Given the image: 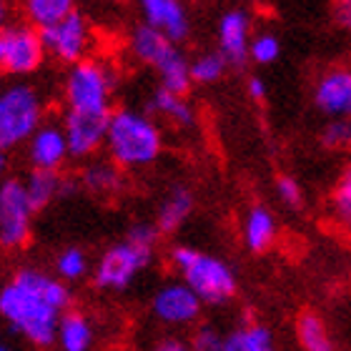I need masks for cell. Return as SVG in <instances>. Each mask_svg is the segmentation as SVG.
<instances>
[{
    "label": "cell",
    "instance_id": "cell-1",
    "mask_svg": "<svg viewBox=\"0 0 351 351\" xmlns=\"http://www.w3.org/2000/svg\"><path fill=\"white\" fill-rule=\"evenodd\" d=\"M68 308H73L71 286L38 266H21L0 286V319L38 349L56 344Z\"/></svg>",
    "mask_w": 351,
    "mask_h": 351
},
{
    "label": "cell",
    "instance_id": "cell-2",
    "mask_svg": "<svg viewBox=\"0 0 351 351\" xmlns=\"http://www.w3.org/2000/svg\"><path fill=\"white\" fill-rule=\"evenodd\" d=\"M103 151L125 173L148 169L163 154V128L148 110L131 106L113 108Z\"/></svg>",
    "mask_w": 351,
    "mask_h": 351
},
{
    "label": "cell",
    "instance_id": "cell-3",
    "mask_svg": "<svg viewBox=\"0 0 351 351\" xmlns=\"http://www.w3.org/2000/svg\"><path fill=\"white\" fill-rule=\"evenodd\" d=\"M169 263L183 284L204 301V306H223L239 293V274L226 258L189 243H173L169 249Z\"/></svg>",
    "mask_w": 351,
    "mask_h": 351
},
{
    "label": "cell",
    "instance_id": "cell-4",
    "mask_svg": "<svg viewBox=\"0 0 351 351\" xmlns=\"http://www.w3.org/2000/svg\"><path fill=\"white\" fill-rule=\"evenodd\" d=\"M45 123V101L38 86L13 81L0 90V154L28 146L33 133Z\"/></svg>",
    "mask_w": 351,
    "mask_h": 351
},
{
    "label": "cell",
    "instance_id": "cell-5",
    "mask_svg": "<svg viewBox=\"0 0 351 351\" xmlns=\"http://www.w3.org/2000/svg\"><path fill=\"white\" fill-rule=\"evenodd\" d=\"M116 71L101 58H86L66 71L63 103L66 110L81 113H113Z\"/></svg>",
    "mask_w": 351,
    "mask_h": 351
},
{
    "label": "cell",
    "instance_id": "cell-6",
    "mask_svg": "<svg viewBox=\"0 0 351 351\" xmlns=\"http://www.w3.org/2000/svg\"><path fill=\"white\" fill-rule=\"evenodd\" d=\"M156 249L141 246L131 239H121V241L110 243L103 251L101 258L95 261L90 281L98 291L106 293H123L133 286V281L143 274V271L154 263Z\"/></svg>",
    "mask_w": 351,
    "mask_h": 351
},
{
    "label": "cell",
    "instance_id": "cell-7",
    "mask_svg": "<svg viewBox=\"0 0 351 351\" xmlns=\"http://www.w3.org/2000/svg\"><path fill=\"white\" fill-rule=\"evenodd\" d=\"M45 53L43 36L25 21H10L0 28V75L25 81L43 68Z\"/></svg>",
    "mask_w": 351,
    "mask_h": 351
},
{
    "label": "cell",
    "instance_id": "cell-8",
    "mask_svg": "<svg viewBox=\"0 0 351 351\" xmlns=\"http://www.w3.org/2000/svg\"><path fill=\"white\" fill-rule=\"evenodd\" d=\"M33 213L23 178H5L0 183V249L18 251L30 241Z\"/></svg>",
    "mask_w": 351,
    "mask_h": 351
},
{
    "label": "cell",
    "instance_id": "cell-9",
    "mask_svg": "<svg viewBox=\"0 0 351 351\" xmlns=\"http://www.w3.org/2000/svg\"><path fill=\"white\" fill-rule=\"evenodd\" d=\"M43 45L48 58L58 60L63 66H75L81 60L90 58V45H93V28L88 23L86 15L75 8L73 13L68 15L66 21H60L58 25L43 30Z\"/></svg>",
    "mask_w": 351,
    "mask_h": 351
},
{
    "label": "cell",
    "instance_id": "cell-10",
    "mask_svg": "<svg viewBox=\"0 0 351 351\" xmlns=\"http://www.w3.org/2000/svg\"><path fill=\"white\" fill-rule=\"evenodd\" d=\"M151 314L163 326H198L201 314H204V301L183 284L181 278L163 281L151 296Z\"/></svg>",
    "mask_w": 351,
    "mask_h": 351
},
{
    "label": "cell",
    "instance_id": "cell-11",
    "mask_svg": "<svg viewBox=\"0 0 351 351\" xmlns=\"http://www.w3.org/2000/svg\"><path fill=\"white\" fill-rule=\"evenodd\" d=\"M110 113H81V110H63L60 125L66 131L71 158L75 161H93L98 151L106 148Z\"/></svg>",
    "mask_w": 351,
    "mask_h": 351
},
{
    "label": "cell",
    "instance_id": "cell-12",
    "mask_svg": "<svg viewBox=\"0 0 351 351\" xmlns=\"http://www.w3.org/2000/svg\"><path fill=\"white\" fill-rule=\"evenodd\" d=\"M254 38V21L246 8H228L216 23V51L228 60L231 68L249 63V48Z\"/></svg>",
    "mask_w": 351,
    "mask_h": 351
},
{
    "label": "cell",
    "instance_id": "cell-13",
    "mask_svg": "<svg viewBox=\"0 0 351 351\" xmlns=\"http://www.w3.org/2000/svg\"><path fill=\"white\" fill-rule=\"evenodd\" d=\"M319 113L337 121L351 118V66H331L314 81L311 90Z\"/></svg>",
    "mask_w": 351,
    "mask_h": 351
},
{
    "label": "cell",
    "instance_id": "cell-14",
    "mask_svg": "<svg viewBox=\"0 0 351 351\" xmlns=\"http://www.w3.org/2000/svg\"><path fill=\"white\" fill-rule=\"evenodd\" d=\"M25 158L30 163V171H53L60 173V169L71 158V148H68L66 131L60 121H45L33 138L25 146Z\"/></svg>",
    "mask_w": 351,
    "mask_h": 351
},
{
    "label": "cell",
    "instance_id": "cell-15",
    "mask_svg": "<svg viewBox=\"0 0 351 351\" xmlns=\"http://www.w3.org/2000/svg\"><path fill=\"white\" fill-rule=\"evenodd\" d=\"M138 10L141 23L158 30L171 43L181 45L191 38L193 25H191L189 8L183 5L181 0H141Z\"/></svg>",
    "mask_w": 351,
    "mask_h": 351
},
{
    "label": "cell",
    "instance_id": "cell-16",
    "mask_svg": "<svg viewBox=\"0 0 351 351\" xmlns=\"http://www.w3.org/2000/svg\"><path fill=\"white\" fill-rule=\"evenodd\" d=\"M125 48H128V53L133 56V60H138L143 66L158 71L181 45L171 43L169 38L161 36L158 30H154L151 25H146V23H136V25L128 30Z\"/></svg>",
    "mask_w": 351,
    "mask_h": 351
},
{
    "label": "cell",
    "instance_id": "cell-17",
    "mask_svg": "<svg viewBox=\"0 0 351 351\" xmlns=\"http://www.w3.org/2000/svg\"><path fill=\"white\" fill-rule=\"evenodd\" d=\"M81 189L95 198H116L125 191V171L110 158H93L81 169Z\"/></svg>",
    "mask_w": 351,
    "mask_h": 351
},
{
    "label": "cell",
    "instance_id": "cell-18",
    "mask_svg": "<svg viewBox=\"0 0 351 351\" xmlns=\"http://www.w3.org/2000/svg\"><path fill=\"white\" fill-rule=\"evenodd\" d=\"M276 236H278V223H276L274 211L261 204L251 206L241 223L243 246H246L251 254H266V251L276 243Z\"/></svg>",
    "mask_w": 351,
    "mask_h": 351
},
{
    "label": "cell",
    "instance_id": "cell-19",
    "mask_svg": "<svg viewBox=\"0 0 351 351\" xmlns=\"http://www.w3.org/2000/svg\"><path fill=\"white\" fill-rule=\"evenodd\" d=\"M193 206H196V198H193V191L186 183L171 186L169 193L158 204V211H156V226H158V231L163 236L176 234L189 221L191 213H193Z\"/></svg>",
    "mask_w": 351,
    "mask_h": 351
},
{
    "label": "cell",
    "instance_id": "cell-20",
    "mask_svg": "<svg viewBox=\"0 0 351 351\" xmlns=\"http://www.w3.org/2000/svg\"><path fill=\"white\" fill-rule=\"evenodd\" d=\"M146 110L151 116H158L163 121H169L171 125L176 128H181V131H189L196 125V108L191 106V101L186 95H178V93H171L166 88H156L154 93L148 95V103H146Z\"/></svg>",
    "mask_w": 351,
    "mask_h": 351
},
{
    "label": "cell",
    "instance_id": "cell-21",
    "mask_svg": "<svg viewBox=\"0 0 351 351\" xmlns=\"http://www.w3.org/2000/svg\"><path fill=\"white\" fill-rule=\"evenodd\" d=\"M95 341L93 319L81 308H68L58 324V344L60 351H90Z\"/></svg>",
    "mask_w": 351,
    "mask_h": 351
},
{
    "label": "cell",
    "instance_id": "cell-22",
    "mask_svg": "<svg viewBox=\"0 0 351 351\" xmlns=\"http://www.w3.org/2000/svg\"><path fill=\"white\" fill-rule=\"evenodd\" d=\"M296 341L301 351H337V341L329 324L314 308H304L296 316Z\"/></svg>",
    "mask_w": 351,
    "mask_h": 351
},
{
    "label": "cell",
    "instance_id": "cell-23",
    "mask_svg": "<svg viewBox=\"0 0 351 351\" xmlns=\"http://www.w3.org/2000/svg\"><path fill=\"white\" fill-rule=\"evenodd\" d=\"M223 351H278V341L266 324L246 322L228 331Z\"/></svg>",
    "mask_w": 351,
    "mask_h": 351
},
{
    "label": "cell",
    "instance_id": "cell-24",
    "mask_svg": "<svg viewBox=\"0 0 351 351\" xmlns=\"http://www.w3.org/2000/svg\"><path fill=\"white\" fill-rule=\"evenodd\" d=\"M73 10L75 5L71 0H25L23 3L25 23H30L40 33L53 28V25H58L60 21H66Z\"/></svg>",
    "mask_w": 351,
    "mask_h": 351
},
{
    "label": "cell",
    "instance_id": "cell-25",
    "mask_svg": "<svg viewBox=\"0 0 351 351\" xmlns=\"http://www.w3.org/2000/svg\"><path fill=\"white\" fill-rule=\"evenodd\" d=\"M25 191H28L30 206L38 211H43L48 206L60 198V189H63V176L53 173V171H28V176L23 178Z\"/></svg>",
    "mask_w": 351,
    "mask_h": 351
},
{
    "label": "cell",
    "instance_id": "cell-26",
    "mask_svg": "<svg viewBox=\"0 0 351 351\" xmlns=\"http://www.w3.org/2000/svg\"><path fill=\"white\" fill-rule=\"evenodd\" d=\"M53 274L71 286L75 281H83L88 274H93V266H90L86 249H81V246H66L53 258Z\"/></svg>",
    "mask_w": 351,
    "mask_h": 351
},
{
    "label": "cell",
    "instance_id": "cell-27",
    "mask_svg": "<svg viewBox=\"0 0 351 351\" xmlns=\"http://www.w3.org/2000/svg\"><path fill=\"white\" fill-rule=\"evenodd\" d=\"M228 68H231L228 60L213 48V51H204L191 58V78L198 86H213L226 75Z\"/></svg>",
    "mask_w": 351,
    "mask_h": 351
},
{
    "label": "cell",
    "instance_id": "cell-28",
    "mask_svg": "<svg viewBox=\"0 0 351 351\" xmlns=\"http://www.w3.org/2000/svg\"><path fill=\"white\" fill-rule=\"evenodd\" d=\"M329 208H331V216L341 226H351V163L339 173L337 183L331 189Z\"/></svg>",
    "mask_w": 351,
    "mask_h": 351
},
{
    "label": "cell",
    "instance_id": "cell-29",
    "mask_svg": "<svg viewBox=\"0 0 351 351\" xmlns=\"http://www.w3.org/2000/svg\"><path fill=\"white\" fill-rule=\"evenodd\" d=\"M281 56V38L274 30H258L251 38L249 48V60H254L256 66H271L276 63Z\"/></svg>",
    "mask_w": 351,
    "mask_h": 351
},
{
    "label": "cell",
    "instance_id": "cell-30",
    "mask_svg": "<svg viewBox=\"0 0 351 351\" xmlns=\"http://www.w3.org/2000/svg\"><path fill=\"white\" fill-rule=\"evenodd\" d=\"M319 141L326 151H351V118L326 121L319 133Z\"/></svg>",
    "mask_w": 351,
    "mask_h": 351
},
{
    "label": "cell",
    "instance_id": "cell-31",
    "mask_svg": "<svg viewBox=\"0 0 351 351\" xmlns=\"http://www.w3.org/2000/svg\"><path fill=\"white\" fill-rule=\"evenodd\" d=\"M191 351H223L226 346V334H221L213 324H198L191 331L189 339Z\"/></svg>",
    "mask_w": 351,
    "mask_h": 351
},
{
    "label": "cell",
    "instance_id": "cell-32",
    "mask_svg": "<svg viewBox=\"0 0 351 351\" xmlns=\"http://www.w3.org/2000/svg\"><path fill=\"white\" fill-rule=\"evenodd\" d=\"M276 196L278 201L286 206V208H291V211H301L304 208V189H301V183L293 178V176L284 173L276 178Z\"/></svg>",
    "mask_w": 351,
    "mask_h": 351
},
{
    "label": "cell",
    "instance_id": "cell-33",
    "mask_svg": "<svg viewBox=\"0 0 351 351\" xmlns=\"http://www.w3.org/2000/svg\"><path fill=\"white\" fill-rule=\"evenodd\" d=\"M161 231L156 226V221H136L128 231H125V239L141 243V246H148V249H156L158 241H161Z\"/></svg>",
    "mask_w": 351,
    "mask_h": 351
},
{
    "label": "cell",
    "instance_id": "cell-34",
    "mask_svg": "<svg viewBox=\"0 0 351 351\" xmlns=\"http://www.w3.org/2000/svg\"><path fill=\"white\" fill-rule=\"evenodd\" d=\"M331 18L337 23V28L351 33V0H339L331 5Z\"/></svg>",
    "mask_w": 351,
    "mask_h": 351
},
{
    "label": "cell",
    "instance_id": "cell-35",
    "mask_svg": "<svg viewBox=\"0 0 351 351\" xmlns=\"http://www.w3.org/2000/svg\"><path fill=\"white\" fill-rule=\"evenodd\" d=\"M246 95H249V101L258 103V106L266 103V98H269V88H266L261 75H249V81H246Z\"/></svg>",
    "mask_w": 351,
    "mask_h": 351
},
{
    "label": "cell",
    "instance_id": "cell-36",
    "mask_svg": "<svg viewBox=\"0 0 351 351\" xmlns=\"http://www.w3.org/2000/svg\"><path fill=\"white\" fill-rule=\"evenodd\" d=\"M151 351H191V346L189 341H183L178 337H163L156 341Z\"/></svg>",
    "mask_w": 351,
    "mask_h": 351
},
{
    "label": "cell",
    "instance_id": "cell-37",
    "mask_svg": "<svg viewBox=\"0 0 351 351\" xmlns=\"http://www.w3.org/2000/svg\"><path fill=\"white\" fill-rule=\"evenodd\" d=\"M10 21H13L10 18V5H8L5 0H0V28H5Z\"/></svg>",
    "mask_w": 351,
    "mask_h": 351
},
{
    "label": "cell",
    "instance_id": "cell-38",
    "mask_svg": "<svg viewBox=\"0 0 351 351\" xmlns=\"http://www.w3.org/2000/svg\"><path fill=\"white\" fill-rule=\"evenodd\" d=\"M5 169H8V161H5V154H0V183L5 181Z\"/></svg>",
    "mask_w": 351,
    "mask_h": 351
},
{
    "label": "cell",
    "instance_id": "cell-39",
    "mask_svg": "<svg viewBox=\"0 0 351 351\" xmlns=\"http://www.w3.org/2000/svg\"><path fill=\"white\" fill-rule=\"evenodd\" d=\"M0 351H13L10 346H5V344H0Z\"/></svg>",
    "mask_w": 351,
    "mask_h": 351
},
{
    "label": "cell",
    "instance_id": "cell-40",
    "mask_svg": "<svg viewBox=\"0 0 351 351\" xmlns=\"http://www.w3.org/2000/svg\"><path fill=\"white\" fill-rule=\"evenodd\" d=\"M0 90H3V83H0Z\"/></svg>",
    "mask_w": 351,
    "mask_h": 351
}]
</instances>
